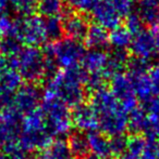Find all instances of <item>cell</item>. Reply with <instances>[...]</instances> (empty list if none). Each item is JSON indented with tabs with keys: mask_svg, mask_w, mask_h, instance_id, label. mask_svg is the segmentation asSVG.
Wrapping results in <instances>:
<instances>
[{
	"mask_svg": "<svg viewBox=\"0 0 159 159\" xmlns=\"http://www.w3.org/2000/svg\"><path fill=\"white\" fill-rule=\"evenodd\" d=\"M86 78L87 74L82 67L58 70L47 80L44 91L58 98L68 107H75L84 103Z\"/></svg>",
	"mask_w": 159,
	"mask_h": 159,
	"instance_id": "6da1fadb",
	"label": "cell"
},
{
	"mask_svg": "<svg viewBox=\"0 0 159 159\" xmlns=\"http://www.w3.org/2000/svg\"><path fill=\"white\" fill-rule=\"evenodd\" d=\"M8 62L22 79L30 84H35L45 77V54L35 47H23L13 57H9Z\"/></svg>",
	"mask_w": 159,
	"mask_h": 159,
	"instance_id": "7a4b0ae2",
	"label": "cell"
},
{
	"mask_svg": "<svg viewBox=\"0 0 159 159\" xmlns=\"http://www.w3.org/2000/svg\"><path fill=\"white\" fill-rule=\"evenodd\" d=\"M85 52L86 51L81 41L63 38L47 44L44 54L56 66L64 70L80 67Z\"/></svg>",
	"mask_w": 159,
	"mask_h": 159,
	"instance_id": "3957f363",
	"label": "cell"
},
{
	"mask_svg": "<svg viewBox=\"0 0 159 159\" xmlns=\"http://www.w3.org/2000/svg\"><path fill=\"white\" fill-rule=\"evenodd\" d=\"M40 108L44 111L47 126L53 136L66 135L70 133L71 128L73 126L71 111L62 101L44 91Z\"/></svg>",
	"mask_w": 159,
	"mask_h": 159,
	"instance_id": "277c9868",
	"label": "cell"
},
{
	"mask_svg": "<svg viewBox=\"0 0 159 159\" xmlns=\"http://www.w3.org/2000/svg\"><path fill=\"white\" fill-rule=\"evenodd\" d=\"M11 37L17 39L25 47H37L48 41L45 17L37 14L24 15L13 23Z\"/></svg>",
	"mask_w": 159,
	"mask_h": 159,
	"instance_id": "5b68a950",
	"label": "cell"
},
{
	"mask_svg": "<svg viewBox=\"0 0 159 159\" xmlns=\"http://www.w3.org/2000/svg\"><path fill=\"white\" fill-rule=\"evenodd\" d=\"M21 86L20 74L9 64L8 59L0 57V111L12 107L14 93Z\"/></svg>",
	"mask_w": 159,
	"mask_h": 159,
	"instance_id": "8992f818",
	"label": "cell"
},
{
	"mask_svg": "<svg viewBox=\"0 0 159 159\" xmlns=\"http://www.w3.org/2000/svg\"><path fill=\"white\" fill-rule=\"evenodd\" d=\"M97 116L100 132L108 138L122 135L129 129V114L121 105L97 114Z\"/></svg>",
	"mask_w": 159,
	"mask_h": 159,
	"instance_id": "52a82bcc",
	"label": "cell"
},
{
	"mask_svg": "<svg viewBox=\"0 0 159 159\" xmlns=\"http://www.w3.org/2000/svg\"><path fill=\"white\" fill-rule=\"evenodd\" d=\"M110 91L127 114L137 107V98L129 74L119 73L110 79Z\"/></svg>",
	"mask_w": 159,
	"mask_h": 159,
	"instance_id": "ba28073f",
	"label": "cell"
},
{
	"mask_svg": "<svg viewBox=\"0 0 159 159\" xmlns=\"http://www.w3.org/2000/svg\"><path fill=\"white\" fill-rule=\"evenodd\" d=\"M23 116L14 107L0 111V141L2 146L17 143L22 133Z\"/></svg>",
	"mask_w": 159,
	"mask_h": 159,
	"instance_id": "9c48e42d",
	"label": "cell"
},
{
	"mask_svg": "<svg viewBox=\"0 0 159 159\" xmlns=\"http://www.w3.org/2000/svg\"><path fill=\"white\" fill-rule=\"evenodd\" d=\"M42 98V93L40 92L38 86L27 82L25 84H22L14 93L12 106L20 114L25 115V114L38 108Z\"/></svg>",
	"mask_w": 159,
	"mask_h": 159,
	"instance_id": "30bf717a",
	"label": "cell"
},
{
	"mask_svg": "<svg viewBox=\"0 0 159 159\" xmlns=\"http://www.w3.org/2000/svg\"><path fill=\"white\" fill-rule=\"evenodd\" d=\"M91 13L95 24L105 30H112L120 26L122 15L115 6L107 0H98Z\"/></svg>",
	"mask_w": 159,
	"mask_h": 159,
	"instance_id": "8fae6325",
	"label": "cell"
},
{
	"mask_svg": "<svg viewBox=\"0 0 159 159\" xmlns=\"http://www.w3.org/2000/svg\"><path fill=\"white\" fill-rule=\"evenodd\" d=\"M71 119L72 125L77 128V131L84 133L97 131L99 128L98 116L91 104L83 103L73 107V111H71Z\"/></svg>",
	"mask_w": 159,
	"mask_h": 159,
	"instance_id": "7c38bea8",
	"label": "cell"
},
{
	"mask_svg": "<svg viewBox=\"0 0 159 159\" xmlns=\"http://www.w3.org/2000/svg\"><path fill=\"white\" fill-rule=\"evenodd\" d=\"M130 48L136 59L149 62V60L157 57L156 42L153 34L149 30H144L133 36V40H132Z\"/></svg>",
	"mask_w": 159,
	"mask_h": 159,
	"instance_id": "4fadbf2b",
	"label": "cell"
},
{
	"mask_svg": "<svg viewBox=\"0 0 159 159\" xmlns=\"http://www.w3.org/2000/svg\"><path fill=\"white\" fill-rule=\"evenodd\" d=\"M108 63V53L104 50H95L91 49L85 52V55L82 60V68L86 71L87 75H100L105 77V71Z\"/></svg>",
	"mask_w": 159,
	"mask_h": 159,
	"instance_id": "5bb4252c",
	"label": "cell"
},
{
	"mask_svg": "<svg viewBox=\"0 0 159 159\" xmlns=\"http://www.w3.org/2000/svg\"><path fill=\"white\" fill-rule=\"evenodd\" d=\"M62 28L67 37L80 41L82 39H85L89 25L84 15L80 13H71L63 17Z\"/></svg>",
	"mask_w": 159,
	"mask_h": 159,
	"instance_id": "9a60e30c",
	"label": "cell"
},
{
	"mask_svg": "<svg viewBox=\"0 0 159 159\" xmlns=\"http://www.w3.org/2000/svg\"><path fill=\"white\" fill-rule=\"evenodd\" d=\"M67 143H68L69 149L73 158L84 159L88 154H91L87 133L81 131L72 132L69 134Z\"/></svg>",
	"mask_w": 159,
	"mask_h": 159,
	"instance_id": "2e32d148",
	"label": "cell"
},
{
	"mask_svg": "<svg viewBox=\"0 0 159 159\" xmlns=\"http://www.w3.org/2000/svg\"><path fill=\"white\" fill-rule=\"evenodd\" d=\"M87 138L92 154L104 159L112 158L110 151V139L108 136L99 131H94L87 133Z\"/></svg>",
	"mask_w": 159,
	"mask_h": 159,
	"instance_id": "e0dca14e",
	"label": "cell"
},
{
	"mask_svg": "<svg viewBox=\"0 0 159 159\" xmlns=\"http://www.w3.org/2000/svg\"><path fill=\"white\" fill-rule=\"evenodd\" d=\"M132 79L135 91V95L137 100L142 101L143 103H147L152 98H156L154 94L153 87H152L151 80L148 77V71L144 74H137V75H129Z\"/></svg>",
	"mask_w": 159,
	"mask_h": 159,
	"instance_id": "ac0fdd59",
	"label": "cell"
},
{
	"mask_svg": "<svg viewBox=\"0 0 159 159\" xmlns=\"http://www.w3.org/2000/svg\"><path fill=\"white\" fill-rule=\"evenodd\" d=\"M143 23L154 26L159 24V0H138L137 12Z\"/></svg>",
	"mask_w": 159,
	"mask_h": 159,
	"instance_id": "d6986e66",
	"label": "cell"
},
{
	"mask_svg": "<svg viewBox=\"0 0 159 159\" xmlns=\"http://www.w3.org/2000/svg\"><path fill=\"white\" fill-rule=\"evenodd\" d=\"M48 129L44 111L40 106L35 111L25 114L22 119V132H42Z\"/></svg>",
	"mask_w": 159,
	"mask_h": 159,
	"instance_id": "ffe728a7",
	"label": "cell"
},
{
	"mask_svg": "<svg viewBox=\"0 0 159 159\" xmlns=\"http://www.w3.org/2000/svg\"><path fill=\"white\" fill-rule=\"evenodd\" d=\"M84 40L86 46L91 49L102 50L109 43V34L107 33V30L94 23L93 25H89Z\"/></svg>",
	"mask_w": 159,
	"mask_h": 159,
	"instance_id": "44dd1931",
	"label": "cell"
},
{
	"mask_svg": "<svg viewBox=\"0 0 159 159\" xmlns=\"http://www.w3.org/2000/svg\"><path fill=\"white\" fill-rule=\"evenodd\" d=\"M38 159H72L67 141L58 139L39 152Z\"/></svg>",
	"mask_w": 159,
	"mask_h": 159,
	"instance_id": "7402d4cb",
	"label": "cell"
},
{
	"mask_svg": "<svg viewBox=\"0 0 159 159\" xmlns=\"http://www.w3.org/2000/svg\"><path fill=\"white\" fill-rule=\"evenodd\" d=\"M132 40L133 35L125 26L120 25L109 33V43L117 50H127V48L131 46Z\"/></svg>",
	"mask_w": 159,
	"mask_h": 159,
	"instance_id": "603a6c76",
	"label": "cell"
},
{
	"mask_svg": "<svg viewBox=\"0 0 159 159\" xmlns=\"http://www.w3.org/2000/svg\"><path fill=\"white\" fill-rule=\"evenodd\" d=\"M147 145V140L140 134H133L129 138L127 146L120 159H140Z\"/></svg>",
	"mask_w": 159,
	"mask_h": 159,
	"instance_id": "cb8c5ba5",
	"label": "cell"
},
{
	"mask_svg": "<svg viewBox=\"0 0 159 159\" xmlns=\"http://www.w3.org/2000/svg\"><path fill=\"white\" fill-rule=\"evenodd\" d=\"M148 121V115L142 107H136L129 113V130L133 134H142Z\"/></svg>",
	"mask_w": 159,
	"mask_h": 159,
	"instance_id": "d4e9b609",
	"label": "cell"
},
{
	"mask_svg": "<svg viewBox=\"0 0 159 159\" xmlns=\"http://www.w3.org/2000/svg\"><path fill=\"white\" fill-rule=\"evenodd\" d=\"M37 9L44 17H60L63 13V0H37Z\"/></svg>",
	"mask_w": 159,
	"mask_h": 159,
	"instance_id": "484cf974",
	"label": "cell"
},
{
	"mask_svg": "<svg viewBox=\"0 0 159 159\" xmlns=\"http://www.w3.org/2000/svg\"><path fill=\"white\" fill-rule=\"evenodd\" d=\"M46 22V32L49 41H57L63 34L62 20L60 17H45Z\"/></svg>",
	"mask_w": 159,
	"mask_h": 159,
	"instance_id": "4316f807",
	"label": "cell"
},
{
	"mask_svg": "<svg viewBox=\"0 0 159 159\" xmlns=\"http://www.w3.org/2000/svg\"><path fill=\"white\" fill-rule=\"evenodd\" d=\"M109 139H110L111 157L115 159H120L127 149L129 138L125 134H122V135H116Z\"/></svg>",
	"mask_w": 159,
	"mask_h": 159,
	"instance_id": "83f0119b",
	"label": "cell"
},
{
	"mask_svg": "<svg viewBox=\"0 0 159 159\" xmlns=\"http://www.w3.org/2000/svg\"><path fill=\"white\" fill-rule=\"evenodd\" d=\"M9 3L22 16L33 14V11L37 8V0H9Z\"/></svg>",
	"mask_w": 159,
	"mask_h": 159,
	"instance_id": "f1b7e54d",
	"label": "cell"
},
{
	"mask_svg": "<svg viewBox=\"0 0 159 159\" xmlns=\"http://www.w3.org/2000/svg\"><path fill=\"white\" fill-rule=\"evenodd\" d=\"M66 4L77 13H88L92 12L98 0H64Z\"/></svg>",
	"mask_w": 159,
	"mask_h": 159,
	"instance_id": "f546056e",
	"label": "cell"
},
{
	"mask_svg": "<svg viewBox=\"0 0 159 159\" xmlns=\"http://www.w3.org/2000/svg\"><path fill=\"white\" fill-rule=\"evenodd\" d=\"M143 25H144V23H143V21L141 20V17L138 16L137 13H130V14L127 16L125 27L130 30V33H131L133 36H135L136 34L144 30Z\"/></svg>",
	"mask_w": 159,
	"mask_h": 159,
	"instance_id": "4dcf8cb0",
	"label": "cell"
},
{
	"mask_svg": "<svg viewBox=\"0 0 159 159\" xmlns=\"http://www.w3.org/2000/svg\"><path fill=\"white\" fill-rule=\"evenodd\" d=\"M144 138L148 141H159V120L152 119L148 117L146 126L144 128Z\"/></svg>",
	"mask_w": 159,
	"mask_h": 159,
	"instance_id": "1f68e13d",
	"label": "cell"
},
{
	"mask_svg": "<svg viewBox=\"0 0 159 159\" xmlns=\"http://www.w3.org/2000/svg\"><path fill=\"white\" fill-rule=\"evenodd\" d=\"M107 1L112 3L122 16L124 15L127 16L130 13H132L133 6L137 0H107Z\"/></svg>",
	"mask_w": 159,
	"mask_h": 159,
	"instance_id": "d6a6232c",
	"label": "cell"
},
{
	"mask_svg": "<svg viewBox=\"0 0 159 159\" xmlns=\"http://www.w3.org/2000/svg\"><path fill=\"white\" fill-rule=\"evenodd\" d=\"M143 108L146 111L149 118L159 120V98H154L149 102L145 103Z\"/></svg>",
	"mask_w": 159,
	"mask_h": 159,
	"instance_id": "836d02e7",
	"label": "cell"
},
{
	"mask_svg": "<svg viewBox=\"0 0 159 159\" xmlns=\"http://www.w3.org/2000/svg\"><path fill=\"white\" fill-rule=\"evenodd\" d=\"M159 142L157 141H148L145 151L143 152L140 159H157V152H158Z\"/></svg>",
	"mask_w": 159,
	"mask_h": 159,
	"instance_id": "e575fe53",
	"label": "cell"
},
{
	"mask_svg": "<svg viewBox=\"0 0 159 159\" xmlns=\"http://www.w3.org/2000/svg\"><path fill=\"white\" fill-rule=\"evenodd\" d=\"M148 77L153 87L154 94L156 98H159V65L153 66L148 70Z\"/></svg>",
	"mask_w": 159,
	"mask_h": 159,
	"instance_id": "d590c367",
	"label": "cell"
},
{
	"mask_svg": "<svg viewBox=\"0 0 159 159\" xmlns=\"http://www.w3.org/2000/svg\"><path fill=\"white\" fill-rule=\"evenodd\" d=\"M151 32L154 36V39H155L156 47H157V57H159V24L156 26H154V27L152 28Z\"/></svg>",
	"mask_w": 159,
	"mask_h": 159,
	"instance_id": "8d00e7d4",
	"label": "cell"
},
{
	"mask_svg": "<svg viewBox=\"0 0 159 159\" xmlns=\"http://www.w3.org/2000/svg\"><path fill=\"white\" fill-rule=\"evenodd\" d=\"M8 4H9V0H0V13H4Z\"/></svg>",
	"mask_w": 159,
	"mask_h": 159,
	"instance_id": "74e56055",
	"label": "cell"
},
{
	"mask_svg": "<svg viewBox=\"0 0 159 159\" xmlns=\"http://www.w3.org/2000/svg\"><path fill=\"white\" fill-rule=\"evenodd\" d=\"M84 159H104V158H102V157H99V156H97V155H94V154H88V155L86 156Z\"/></svg>",
	"mask_w": 159,
	"mask_h": 159,
	"instance_id": "f35d334b",
	"label": "cell"
},
{
	"mask_svg": "<svg viewBox=\"0 0 159 159\" xmlns=\"http://www.w3.org/2000/svg\"><path fill=\"white\" fill-rule=\"evenodd\" d=\"M157 159H159V146H158V152H157Z\"/></svg>",
	"mask_w": 159,
	"mask_h": 159,
	"instance_id": "ab89813d",
	"label": "cell"
},
{
	"mask_svg": "<svg viewBox=\"0 0 159 159\" xmlns=\"http://www.w3.org/2000/svg\"><path fill=\"white\" fill-rule=\"evenodd\" d=\"M72 159H75V158H72Z\"/></svg>",
	"mask_w": 159,
	"mask_h": 159,
	"instance_id": "60d3db41",
	"label": "cell"
}]
</instances>
